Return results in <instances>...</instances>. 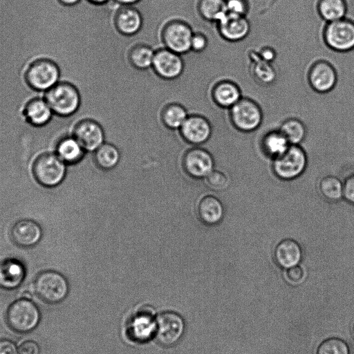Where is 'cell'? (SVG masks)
I'll return each instance as SVG.
<instances>
[{
	"instance_id": "1",
	"label": "cell",
	"mask_w": 354,
	"mask_h": 354,
	"mask_svg": "<svg viewBox=\"0 0 354 354\" xmlns=\"http://www.w3.org/2000/svg\"><path fill=\"white\" fill-rule=\"evenodd\" d=\"M44 99L53 113L70 117L77 113L81 106V95L71 82H59L45 92Z\"/></svg>"
},
{
	"instance_id": "2",
	"label": "cell",
	"mask_w": 354,
	"mask_h": 354,
	"mask_svg": "<svg viewBox=\"0 0 354 354\" xmlns=\"http://www.w3.org/2000/svg\"><path fill=\"white\" fill-rule=\"evenodd\" d=\"M166 15L167 20L161 31L164 47L181 55L189 53L191 51L193 29L188 23L174 17L171 13Z\"/></svg>"
},
{
	"instance_id": "3",
	"label": "cell",
	"mask_w": 354,
	"mask_h": 354,
	"mask_svg": "<svg viewBox=\"0 0 354 354\" xmlns=\"http://www.w3.org/2000/svg\"><path fill=\"white\" fill-rule=\"evenodd\" d=\"M308 157L299 145H290L280 156L272 159V172L278 178L288 181L299 177L306 170Z\"/></svg>"
},
{
	"instance_id": "4",
	"label": "cell",
	"mask_w": 354,
	"mask_h": 354,
	"mask_svg": "<svg viewBox=\"0 0 354 354\" xmlns=\"http://www.w3.org/2000/svg\"><path fill=\"white\" fill-rule=\"evenodd\" d=\"M66 165L56 153H42L35 159L32 165L33 176L44 187H56L65 178Z\"/></svg>"
},
{
	"instance_id": "5",
	"label": "cell",
	"mask_w": 354,
	"mask_h": 354,
	"mask_svg": "<svg viewBox=\"0 0 354 354\" xmlns=\"http://www.w3.org/2000/svg\"><path fill=\"white\" fill-rule=\"evenodd\" d=\"M24 77L30 88L46 92L59 82L60 68L51 59H38L28 66Z\"/></svg>"
},
{
	"instance_id": "6",
	"label": "cell",
	"mask_w": 354,
	"mask_h": 354,
	"mask_svg": "<svg viewBox=\"0 0 354 354\" xmlns=\"http://www.w3.org/2000/svg\"><path fill=\"white\" fill-rule=\"evenodd\" d=\"M37 296L48 304H57L65 299L68 292L66 279L59 272L46 270L40 272L35 281Z\"/></svg>"
},
{
	"instance_id": "7",
	"label": "cell",
	"mask_w": 354,
	"mask_h": 354,
	"mask_svg": "<svg viewBox=\"0 0 354 354\" xmlns=\"http://www.w3.org/2000/svg\"><path fill=\"white\" fill-rule=\"evenodd\" d=\"M40 313L37 306L28 299H21L12 303L6 313L8 326L18 333H27L38 324Z\"/></svg>"
},
{
	"instance_id": "8",
	"label": "cell",
	"mask_w": 354,
	"mask_h": 354,
	"mask_svg": "<svg viewBox=\"0 0 354 354\" xmlns=\"http://www.w3.org/2000/svg\"><path fill=\"white\" fill-rule=\"evenodd\" d=\"M327 45L339 52L354 49V21L343 18L329 22L324 32Z\"/></svg>"
},
{
	"instance_id": "9",
	"label": "cell",
	"mask_w": 354,
	"mask_h": 354,
	"mask_svg": "<svg viewBox=\"0 0 354 354\" xmlns=\"http://www.w3.org/2000/svg\"><path fill=\"white\" fill-rule=\"evenodd\" d=\"M184 330L183 319L174 312L162 313L156 319V338L163 346H168L175 344L183 336Z\"/></svg>"
},
{
	"instance_id": "10",
	"label": "cell",
	"mask_w": 354,
	"mask_h": 354,
	"mask_svg": "<svg viewBox=\"0 0 354 354\" xmlns=\"http://www.w3.org/2000/svg\"><path fill=\"white\" fill-rule=\"evenodd\" d=\"M230 118L237 129L250 132L260 126L262 112L259 105L253 100L241 99L230 108Z\"/></svg>"
},
{
	"instance_id": "11",
	"label": "cell",
	"mask_w": 354,
	"mask_h": 354,
	"mask_svg": "<svg viewBox=\"0 0 354 354\" xmlns=\"http://www.w3.org/2000/svg\"><path fill=\"white\" fill-rule=\"evenodd\" d=\"M185 172L195 179L205 178L213 169L214 160L207 149L194 147L186 151L182 159Z\"/></svg>"
},
{
	"instance_id": "12",
	"label": "cell",
	"mask_w": 354,
	"mask_h": 354,
	"mask_svg": "<svg viewBox=\"0 0 354 354\" xmlns=\"http://www.w3.org/2000/svg\"><path fill=\"white\" fill-rule=\"evenodd\" d=\"M185 63L183 56L161 44L155 50L152 69L161 78L171 80L183 73Z\"/></svg>"
},
{
	"instance_id": "13",
	"label": "cell",
	"mask_w": 354,
	"mask_h": 354,
	"mask_svg": "<svg viewBox=\"0 0 354 354\" xmlns=\"http://www.w3.org/2000/svg\"><path fill=\"white\" fill-rule=\"evenodd\" d=\"M85 151H95L106 141L102 125L91 118H82L73 126L72 135Z\"/></svg>"
},
{
	"instance_id": "14",
	"label": "cell",
	"mask_w": 354,
	"mask_h": 354,
	"mask_svg": "<svg viewBox=\"0 0 354 354\" xmlns=\"http://www.w3.org/2000/svg\"><path fill=\"white\" fill-rule=\"evenodd\" d=\"M183 140L192 145L206 143L212 137L213 127L210 121L198 114H189L179 129Z\"/></svg>"
},
{
	"instance_id": "15",
	"label": "cell",
	"mask_w": 354,
	"mask_h": 354,
	"mask_svg": "<svg viewBox=\"0 0 354 354\" xmlns=\"http://www.w3.org/2000/svg\"><path fill=\"white\" fill-rule=\"evenodd\" d=\"M114 24L121 34L133 36L141 30L143 17L136 6L118 5L114 15Z\"/></svg>"
},
{
	"instance_id": "16",
	"label": "cell",
	"mask_w": 354,
	"mask_h": 354,
	"mask_svg": "<svg viewBox=\"0 0 354 354\" xmlns=\"http://www.w3.org/2000/svg\"><path fill=\"white\" fill-rule=\"evenodd\" d=\"M43 231L36 221L21 219L17 221L10 230V237L17 245L28 248L36 245L41 239Z\"/></svg>"
},
{
	"instance_id": "17",
	"label": "cell",
	"mask_w": 354,
	"mask_h": 354,
	"mask_svg": "<svg viewBox=\"0 0 354 354\" xmlns=\"http://www.w3.org/2000/svg\"><path fill=\"white\" fill-rule=\"evenodd\" d=\"M272 255L276 264L285 270L300 264L303 257V251L296 240L285 238L276 243L273 248Z\"/></svg>"
},
{
	"instance_id": "18",
	"label": "cell",
	"mask_w": 354,
	"mask_h": 354,
	"mask_svg": "<svg viewBox=\"0 0 354 354\" xmlns=\"http://www.w3.org/2000/svg\"><path fill=\"white\" fill-rule=\"evenodd\" d=\"M218 34L229 41H238L244 39L250 31V24L245 16L230 13L217 23Z\"/></svg>"
},
{
	"instance_id": "19",
	"label": "cell",
	"mask_w": 354,
	"mask_h": 354,
	"mask_svg": "<svg viewBox=\"0 0 354 354\" xmlns=\"http://www.w3.org/2000/svg\"><path fill=\"white\" fill-rule=\"evenodd\" d=\"M308 77L313 88L319 93L332 90L337 80L335 69L326 62L315 64L310 71Z\"/></svg>"
},
{
	"instance_id": "20",
	"label": "cell",
	"mask_w": 354,
	"mask_h": 354,
	"mask_svg": "<svg viewBox=\"0 0 354 354\" xmlns=\"http://www.w3.org/2000/svg\"><path fill=\"white\" fill-rule=\"evenodd\" d=\"M26 276L24 265L18 259L8 258L0 262V287L12 290L19 287Z\"/></svg>"
},
{
	"instance_id": "21",
	"label": "cell",
	"mask_w": 354,
	"mask_h": 354,
	"mask_svg": "<svg viewBox=\"0 0 354 354\" xmlns=\"http://www.w3.org/2000/svg\"><path fill=\"white\" fill-rule=\"evenodd\" d=\"M196 211L201 221L207 225L218 224L225 215L223 203L213 195H206L201 198L197 205Z\"/></svg>"
},
{
	"instance_id": "22",
	"label": "cell",
	"mask_w": 354,
	"mask_h": 354,
	"mask_svg": "<svg viewBox=\"0 0 354 354\" xmlns=\"http://www.w3.org/2000/svg\"><path fill=\"white\" fill-rule=\"evenodd\" d=\"M212 97L218 107L225 109H230L241 99L239 86L227 80L220 81L214 84Z\"/></svg>"
},
{
	"instance_id": "23",
	"label": "cell",
	"mask_w": 354,
	"mask_h": 354,
	"mask_svg": "<svg viewBox=\"0 0 354 354\" xmlns=\"http://www.w3.org/2000/svg\"><path fill=\"white\" fill-rule=\"evenodd\" d=\"M24 113L28 122L35 127L46 124L53 114L45 99L39 97L28 101Z\"/></svg>"
},
{
	"instance_id": "24",
	"label": "cell",
	"mask_w": 354,
	"mask_h": 354,
	"mask_svg": "<svg viewBox=\"0 0 354 354\" xmlns=\"http://www.w3.org/2000/svg\"><path fill=\"white\" fill-rule=\"evenodd\" d=\"M85 152L73 136L63 138L59 141L56 147V154L67 165H73L80 162Z\"/></svg>"
},
{
	"instance_id": "25",
	"label": "cell",
	"mask_w": 354,
	"mask_h": 354,
	"mask_svg": "<svg viewBox=\"0 0 354 354\" xmlns=\"http://www.w3.org/2000/svg\"><path fill=\"white\" fill-rule=\"evenodd\" d=\"M93 160L100 169L111 170L119 163L120 152L116 145L105 142L93 151Z\"/></svg>"
},
{
	"instance_id": "26",
	"label": "cell",
	"mask_w": 354,
	"mask_h": 354,
	"mask_svg": "<svg viewBox=\"0 0 354 354\" xmlns=\"http://www.w3.org/2000/svg\"><path fill=\"white\" fill-rule=\"evenodd\" d=\"M188 116L187 109L176 102L166 104L161 111L163 124L171 130H179Z\"/></svg>"
},
{
	"instance_id": "27",
	"label": "cell",
	"mask_w": 354,
	"mask_h": 354,
	"mask_svg": "<svg viewBox=\"0 0 354 354\" xmlns=\"http://www.w3.org/2000/svg\"><path fill=\"white\" fill-rule=\"evenodd\" d=\"M196 8L203 19L215 24L227 13L225 0H197Z\"/></svg>"
},
{
	"instance_id": "28",
	"label": "cell",
	"mask_w": 354,
	"mask_h": 354,
	"mask_svg": "<svg viewBox=\"0 0 354 354\" xmlns=\"http://www.w3.org/2000/svg\"><path fill=\"white\" fill-rule=\"evenodd\" d=\"M318 191L325 200L335 203L343 198V182L337 176L326 175L318 182Z\"/></svg>"
},
{
	"instance_id": "29",
	"label": "cell",
	"mask_w": 354,
	"mask_h": 354,
	"mask_svg": "<svg viewBox=\"0 0 354 354\" xmlns=\"http://www.w3.org/2000/svg\"><path fill=\"white\" fill-rule=\"evenodd\" d=\"M289 146L290 143L279 130L267 133L262 140L263 152L272 159L282 154Z\"/></svg>"
},
{
	"instance_id": "30",
	"label": "cell",
	"mask_w": 354,
	"mask_h": 354,
	"mask_svg": "<svg viewBox=\"0 0 354 354\" xmlns=\"http://www.w3.org/2000/svg\"><path fill=\"white\" fill-rule=\"evenodd\" d=\"M347 8L346 0H319L318 2L319 15L329 22L344 18Z\"/></svg>"
},
{
	"instance_id": "31",
	"label": "cell",
	"mask_w": 354,
	"mask_h": 354,
	"mask_svg": "<svg viewBox=\"0 0 354 354\" xmlns=\"http://www.w3.org/2000/svg\"><path fill=\"white\" fill-rule=\"evenodd\" d=\"M279 131L287 139L290 145H299L306 134L304 124L298 119L291 118L284 121Z\"/></svg>"
},
{
	"instance_id": "32",
	"label": "cell",
	"mask_w": 354,
	"mask_h": 354,
	"mask_svg": "<svg viewBox=\"0 0 354 354\" xmlns=\"http://www.w3.org/2000/svg\"><path fill=\"white\" fill-rule=\"evenodd\" d=\"M252 74L255 80L263 84L272 82L275 78V72L270 62L256 59L252 65Z\"/></svg>"
},
{
	"instance_id": "33",
	"label": "cell",
	"mask_w": 354,
	"mask_h": 354,
	"mask_svg": "<svg viewBox=\"0 0 354 354\" xmlns=\"http://www.w3.org/2000/svg\"><path fill=\"white\" fill-rule=\"evenodd\" d=\"M316 354H350V349L345 341L337 337L328 338L317 348Z\"/></svg>"
},
{
	"instance_id": "34",
	"label": "cell",
	"mask_w": 354,
	"mask_h": 354,
	"mask_svg": "<svg viewBox=\"0 0 354 354\" xmlns=\"http://www.w3.org/2000/svg\"><path fill=\"white\" fill-rule=\"evenodd\" d=\"M205 179L207 185L216 192L225 190L230 184L229 176L224 171L217 169H213Z\"/></svg>"
},
{
	"instance_id": "35",
	"label": "cell",
	"mask_w": 354,
	"mask_h": 354,
	"mask_svg": "<svg viewBox=\"0 0 354 354\" xmlns=\"http://www.w3.org/2000/svg\"><path fill=\"white\" fill-rule=\"evenodd\" d=\"M193 30L194 35L191 41V51L201 53L204 51L208 46V38L204 32L198 30Z\"/></svg>"
},
{
	"instance_id": "36",
	"label": "cell",
	"mask_w": 354,
	"mask_h": 354,
	"mask_svg": "<svg viewBox=\"0 0 354 354\" xmlns=\"http://www.w3.org/2000/svg\"><path fill=\"white\" fill-rule=\"evenodd\" d=\"M305 276V270L300 264L285 269V277L290 283H299L304 279Z\"/></svg>"
},
{
	"instance_id": "37",
	"label": "cell",
	"mask_w": 354,
	"mask_h": 354,
	"mask_svg": "<svg viewBox=\"0 0 354 354\" xmlns=\"http://www.w3.org/2000/svg\"><path fill=\"white\" fill-rule=\"evenodd\" d=\"M227 12L245 16L248 6L246 0H225Z\"/></svg>"
},
{
	"instance_id": "38",
	"label": "cell",
	"mask_w": 354,
	"mask_h": 354,
	"mask_svg": "<svg viewBox=\"0 0 354 354\" xmlns=\"http://www.w3.org/2000/svg\"><path fill=\"white\" fill-rule=\"evenodd\" d=\"M343 198L354 205V174L348 176L343 181Z\"/></svg>"
},
{
	"instance_id": "39",
	"label": "cell",
	"mask_w": 354,
	"mask_h": 354,
	"mask_svg": "<svg viewBox=\"0 0 354 354\" xmlns=\"http://www.w3.org/2000/svg\"><path fill=\"white\" fill-rule=\"evenodd\" d=\"M18 354H40V347L37 342L27 340L19 346Z\"/></svg>"
},
{
	"instance_id": "40",
	"label": "cell",
	"mask_w": 354,
	"mask_h": 354,
	"mask_svg": "<svg viewBox=\"0 0 354 354\" xmlns=\"http://www.w3.org/2000/svg\"><path fill=\"white\" fill-rule=\"evenodd\" d=\"M0 354H18L16 345L6 339H0Z\"/></svg>"
},
{
	"instance_id": "41",
	"label": "cell",
	"mask_w": 354,
	"mask_h": 354,
	"mask_svg": "<svg viewBox=\"0 0 354 354\" xmlns=\"http://www.w3.org/2000/svg\"><path fill=\"white\" fill-rule=\"evenodd\" d=\"M259 58L268 62H270L274 58V52L270 48H264L261 51Z\"/></svg>"
},
{
	"instance_id": "42",
	"label": "cell",
	"mask_w": 354,
	"mask_h": 354,
	"mask_svg": "<svg viewBox=\"0 0 354 354\" xmlns=\"http://www.w3.org/2000/svg\"><path fill=\"white\" fill-rule=\"evenodd\" d=\"M114 2L120 6H136L142 0H113Z\"/></svg>"
},
{
	"instance_id": "43",
	"label": "cell",
	"mask_w": 354,
	"mask_h": 354,
	"mask_svg": "<svg viewBox=\"0 0 354 354\" xmlns=\"http://www.w3.org/2000/svg\"><path fill=\"white\" fill-rule=\"evenodd\" d=\"M60 4L65 6H75L80 3L82 0H57Z\"/></svg>"
},
{
	"instance_id": "44",
	"label": "cell",
	"mask_w": 354,
	"mask_h": 354,
	"mask_svg": "<svg viewBox=\"0 0 354 354\" xmlns=\"http://www.w3.org/2000/svg\"><path fill=\"white\" fill-rule=\"evenodd\" d=\"M91 3L97 6L105 5L108 3L111 0H86Z\"/></svg>"
},
{
	"instance_id": "45",
	"label": "cell",
	"mask_w": 354,
	"mask_h": 354,
	"mask_svg": "<svg viewBox=\"0 0 354 354\" xmlns=\"http://www.w3.org/2000/svg\"><path fill=\"white\" fill-rule=\"evenodd\" d=\"M353 335H354V324H353Z\"/></svg>"
}]
</instances>
